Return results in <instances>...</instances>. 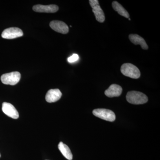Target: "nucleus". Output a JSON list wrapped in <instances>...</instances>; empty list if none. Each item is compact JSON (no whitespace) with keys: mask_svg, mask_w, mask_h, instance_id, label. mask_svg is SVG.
Wrapping results in <instances>:
<instances>
[{"mask_svg":"<svg viewBox=\"0 0 160 160\" xmlns=\"http://www.w3.org/2000/svg\"><path fill=\"white\" fill-rule=\"evenodd\" d=\"M126 100L130 104L140 105L148 101V97L142 92L136 91H129L126 95Z\"/></svg>","mask_w":160,"mask_h":160,"instance_id":"nucleus-1","label":"nucleus"},{"mask_svg":"<svg viewBox=\"0 0 160 160\" xmlns=\"http://www.w3.org/2000/svg\"><path fill=\"white\" fill-rule=\"evenodd\" d=\"M121 71L124 75L132 78L138 79L141 76L138 68L131 63H125L122 65Z\"/></svg>","mask_w":160,"mask_h":160,"instance_id":"nucleus-2","label":"nucleus"},{"mask_svg":"<svg viewBox=\"0 0 160 160\" xmlns=\"http://www.w3.org/2000/svg\"><path fill=\"white\" fill-rule=\"evenodd\" d=\"M21 74L18 72H13L3 74L1 76L2 82L5 85L14 86L19 82L21 79Z\"/></svg>","mask_w":160,"mask_h":160,"instance_id":"nucleus-3","label":"nucleus"},{"mask_svg":"<svg viewBox=\"0 0 160 160\" xmlns=\"http://www.w3.org/2000/svg\"><path fill=\"white\" fill-rule=\"evenodd\" d=\"M92 113L95 116L109 122H113L116 119V116L114 112L109 109H95L93 110Z\"/></svg>","mask_w":160,"mask_h":160,"instance_id":"nucleus-4","label":"nucleus"},{"mask_svg":"<svg viewBox=\"0 0 160 160\" xmlns=\"http://www.w3.org/2000/svg\"><path fill=\"white\" fill-rule=\"evenodd\" d=\"M89 2L96 20L100 23L103 22L105 20V14L100 7L99 1L98 0H90Z\"/></svg>","mask_w":160,"mask_h":160,"instance_id":"nucleus-5","label":"nucleus"},{"mask_svg":"<svg viewBox=\"0 0 160 160\" xmlns=\"http://www.w3.org/2000/svg\"><path fill=\"white\" fill-rule=\"evenodd\" d=\"M23 35L22 29L17 27H12L5 29L2 34L3 38L12 39L16 38L21 37Z\"/></svg>","mask_w":160,"mask_h":160,"instance_id":"nucleus-6","label":"nucleus"},{"mask_svg":"<svg viewBox=\"0 0 160 160\" xmlns=\"http://www.w3.org/2000/svg\"><path fill=\"white\" fill-rule=\"evenodd\" d=\"M2 110L5 114L9 117L17 119L19 118V113L13 105L9 103L4 102L2 106Z\"/></svg>","mask_w":160,"mask_h":160,"instance_id":"nucleus-7","label":"nucleus"},{"mask_svg":"<svg viewBox=\"0 0 160 160\" xmlns=\"http://www.w3.org/2000/svg\"><path fill=\"white\" fill-rule=\"evenodd\" d=\"M49 26L53 30L59 33L66 34L69 32V27L66 23L62 21H52Z\"/></svg>","mask_w":160,"mask_h":160,"instance_id":"nucleus-8","label":"nucleus"},{"mask_svg":"<svg viewBox=\"0 0 160 160\" xmlns=\"http://www.w3.org/2000/svg\"><path fill=\"white\" fill-rule=\"evenodd\" d=\"M32 9L34 11L40 12L54 13L58 10V7L57 5H50L48 6L38 5L33 6Z\"/></svg>","mask_w":160,"mask_h":160,"instance_id":"nucleus-9","label":"nucleus"},{"mask_svg":"<svg viewBox=\"0 0 160 160\" xmlns=\"http://www.w3.org/2000/svg\"><path fill=\"white\" fill-rule=\"evenodd\" d=\"M62 93L59 89H51L46 94V100L48 102H57L62 97Z\"/></svg>","mask_w":160,"mask_h":160,"instance_id":"nucleus-10","label":"nucleus"},{"mask_svg":"<svg viewBox=\"0 0 160 160\" xmlns=\"http://www.w3.org/2000/svg\"><path fill=\"white\" fill-rule=\"evenodd\" d=\"M122 89L121 86L117 84H112L105 92L106 96L109 98L117 97L122 94Z\"/></svg>","mask_w":160,"mask_h":160,"instance_id":"nucleus-11","label":"nucleus"},{"mask_svg":"<svg viewBox=\"0 0 160 160\" xmlns=\"http://www.w3.org/2000/svg\"><path fill=\"white\" fill-rule=\"evenodd\" d=\"M129 39L132 42L136 45H140L143 49H148V45L146 44V41L142 38L137 34H130Z\"/></svg>","mask_w":160,"mask_h":160,"instance_id":"nucleus-12","label":"nucleus"},{"mask_svg":"<svg viewBox=\"0 0 160 160\" xmlns=\"http://www.w3.org/2000/svg\"><path fill=\"white\" fill-rule=\"evenodd\" d=\"M58 147L61 153L66 159L69 160L72 159V153L69 147L67 145L64 144L62 142H60L59 143Z\"/></svg>","mask_w":160,"mask_h":160,"instance_id":"nucleus-13","label":"nucleus"},{"mask_svg":"<svg viewBox=\"0 0 160 160\" xmlns=\"http://www.w3.org/2000/svg\"><path fill=\"white\" fill-rule=\"evenodd\" d=\"M112 7L115 11L117 12L120 15L126 18H129V15L127 10L118 2H116V1H114V2H112Z\"/></svg>","mask_w":160,"mask_h":160,"instance_id":"nucleus-14","label":"nucleus"},{"mask_svg":"<svg viewBox=\"0 0 160 160\" xmlns=\"http://www.w3.org/2000/svg\"><path fill=\"white\" fill-rule=\"evenodd\" d=\"M79 59V56L78 54H73L71 57L68 58V62L69 63H73L77 61Z\"/></svg>","mask_w":160,"mask_h":160,"instance_id":"nucleus-15","label":"nucleus"},{"mask_svg":"<svg viewBox=\"0 0 160 160\" xmlns=\"http://www.w3.org/2000/svg\"><path fill=\"white\" fill-rule=\"evenodd\" d=\"M0 157H1V154H0Z\"/></svg>","mask_w":160,"mask_h":160,"instance_id":"nucleus-16","label":"nucleus"},{"mask_svg":"<svg viewBox=\"0 0 160 160\" xmlns=\"http://www.w3.org/2000/svg\"></svg>","mask_w":160,"mask_h":160,"instance_id":"nucleus-17","label":"nucleus"}]
</instances>
